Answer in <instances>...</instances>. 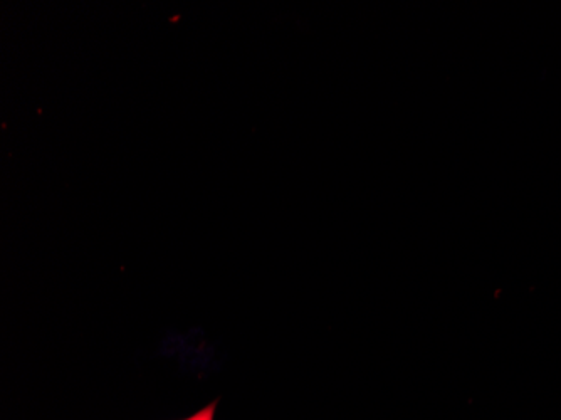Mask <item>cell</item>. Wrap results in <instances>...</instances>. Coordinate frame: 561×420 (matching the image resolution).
<instances>
[{
    "label": "cell",
    "instance_id": "1",
    "mask_svg": "<svg viewBox=\"0 0 561 420\" xmlns=\"http://www.w3.org/2000/svg\"><path fill=\"white\" fill-rule=\"evenodd\" d=\"M212 415H214V407H207V409L202 410L200 414L194 415L189 420H212Z\"/></svg>",
    "mask_w": 561,
    "mask_h": 420
}]
</instances>
